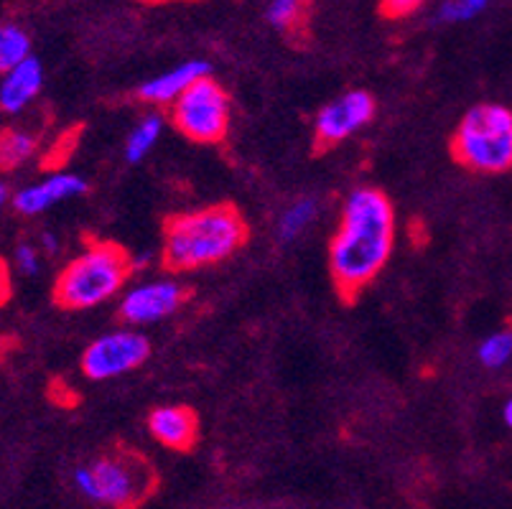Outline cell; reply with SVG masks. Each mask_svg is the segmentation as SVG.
Returning a JSON list of instances; mask_svg holds the SVG:
<instances>
[{
    "mask_svg": "<svg viewBox=\"0 0 512 509\" xmlns=\"http://www.w3.org/2000/svg\"><path fill=\"white\" fill-rule=\"evenodd\" d=\"M502 418H505V426L512 431V398L507 400L505 408H502Z\"/></svg>",
    "mask_w": 512,
    "mask_h": 509,
    "instance_id": "obj_26",
    "label": "cell"
},
{
    "mask_svg": "<svg viewBox=\"0 0 512 509\" xmlns=\"http://www.w3.org/2000/svg\"><path fill=\"white\" fill-rule=\"evenodd\" d=\"M74 143H77V133H72V130H69V133H64L62 143H57V146H54V148H51L49 153H46V158H44V168L49 166L51 161H54V156H59V158H57V168L62 166V163L67 161V153L72 151V148H74Z\"/></svg>",
    "mask_w": 512,
    "mask_h": 509,
    "instance_id": "obj_23",
    "label": "cell"
},
{
    "mask_svg": "<svg viewBox=\"0 0 512 509\" xmlns=\"http://www.w3.org/2000/svg\"><path fill=\"white\" fill-rule=\"evenodd\" d=\"M151 357V342L138 329H118L102 334L82 352L79 367L87 380L105 382L138 370Z\"/></svg>",
    "mask_w": 512,
    "mask_h": 509,
    "instance_id": "obj_7",
    "label": "cell"
},
{
    "mask_svg": "<svg viewBox=\"0 0 512 509\" xmlns=\"http://www.w3.org/2000/svg\"><path fill=\"white\" fill-rule=\"evenodd\" d=\"M451 156L472 174L497 176L512 168V110L495 102L472 107L451 135Z\"/></svg>",
    "mask_w": 512,
    "mask_h": 509,
    "instance_id": "obj_5",
    "label": "cell"
},
{
    "mask_svg": "<svg viewBox=\"0 0 512 509\" xmlns=\"http://www.w3.org/2000/svg\"><path fill=\"white\" fill-rule=\"evenodd\" d=\"M39 151V135L23 128L0 130V174L16 171Z\"/></svg>",
    "mask_w": 512,
    "mask_h": 509,
    "instance_id": "obj_14",
    "label": "cell"
},
{
    "mask_svg": "<svg viewBox=\"0 0 512 509\" xmlns=\"http://www.w3.org/2000/svg\"><path fill=\"white\" fill-rule=\"evenodd\" d=\"M306 16H309V3L306 0H273L268 6V21L278 31H286L288 36L304 34Z\"/></svg>",
    "mask_w": 512,
    "mask_h": 509,
    "instance_id": "obj_17",
    "label": "cell"
},
{
    "mask_svg": "<svg viewBox=\"0 0 512 509\" xmlns=\"http://www.w3.org/2000/svg\"><path fill=\"white\" fill-rule=\"evenodd\" d=\"M8 202H11V189L6 184H0V209L6 207Z\"/></svg>",
    "mask_w": 512,
    "mask_h": 509,
    "instance_id": "obj_27",
    "label": "cell"
},
{
    "mask_svg": "<svg viewBox=\"0 0 512 509\" xmlns=\"http://www.w3.org/2000/svg\"><path fill=\"white\" fill-rule=\"evenodd\" d=\"M248 237L250 227L235 204L171 214L164 222L161 265L174 275L212 268L240 252Z\"/></svg>",
    "mask_w": 512,
    "mask_h": 509,
    "instance_id": "obj_2",
    "label": "cell"
},
{
    "mask_svg": "<svg viewBox=\"0 0 512 509\" xmlns=\"http://www.w3.org/2000/svg\"><path fill=\"white\" fill-rule=\"evenodd\" d=\"M87 191H90V186H87V181L82 179V176L51 174L49 179L18 191V194L13 196V209H16L18 214H26V217H36V214L46 212V209H51L54 204L85 196Z\"/></svg>",
    "mask_w": 512,
    "mask_h": 509,
    "instance_id": "obj_11",
    "label": "cell"
},
{
    "mask_svg": "<svg viewBox=\"0 0 512 509\" xmlns=\"http://www.w3.org/2000/svg\"><path fill=\"white\" fill-rule=\"evenodd\" d=\"M41 87H44V67H41L39 59L29 56L16 69L3 74V82H0V110L8 112V115H18V112L26 110L39 97Z\"/></svg>",
    "mask_w": 512,
    "mask_h": 509,
    "instance_id": "obj_13",
    "label": "cell"
},
{
    "mask_svg": "<svg viewBox=\"0 0 512 509\" xmlns=\"http://www.w3.org/2000/svg\"><path fill=\"white\" fill-rule=\"evenodd\" d=\"M477 357L487 370H500L512 359V329H500L479 344Z\"/></svg>",
    "mask_w": 512,
    "mask_h": 509,
    "instance_id": "obj_19",
    "label": "cell"
},
{
    "mask_svg": "<svg viewBox=\"0 0 512 509\" xmlns=\"http://www.w3.org/2000/svg\"><path fill=\"white\" fill-rule=\"evenodd\" d=\"M41 245H44L46 252H59V240L54 235H49V232L41 237Z\"/></svg>",
    "mask_w": 512,
    "mask_h": 509,
    "instance_id": "obj_25",
    "label": "cell"
},
{
    "mask_svg": "<svg viewBox=\"0 0 512 509\" xmlns=\"http://www.w3.org/2000/svg\"><path fill=\"white\" fill-rule=\"evenodd\" d=\"M31 56V39L16 23H0V74H8Z\"/></svg>",
    "mask_w": 512,
    "mask_h": 509,
    "instance_id": "obj_15",
    "label": "cell"
},
{
    "mask_svg": "<svg viewBox=\"0 0 512 509\" xmlns=\"http://www.w3.org/2000/svg\"><path fill=\"white\" fill-rule=\"evenodd\" d=\"M74 484L90 502L105 509H133L158 489L151 461L125 446L107 448L74 471Z\"/></svg>",
    "mask_w": 512,
    "mask_h": 509,
    "instance_id": "obj_4",
    "label": "cell"
},
{
    "mask_svg": "<svg viewBox=\"0 0 512 509\" xmlns=\"http://www.w3.org/2000/svg\"><path fill=\"white\" fill-rule=\"evenodd\" d=\"M377 112V102L370 92L352 90L339 100L329 102L319 110L314 120V153H329L347 138L365 128Z\"/></svg>",
    "mask_w": 512,
    "mask_h": 509,
    "instance_id": "obj_8",
    "label": "cell"
},
{
    "mask_svg": "<svg viewBox=\"0 0 512 509\" xmlns=\"http://www.w3.org/2000/svg\"><path fill=\"white\" fill-rule=\"evenodd\" d=\"M395 247V209L388 194L360 186L347 196L329 242V273L337 296L352 303L385 270Z\"/></svg>",
    "mask_w": 512,
    "mask_h": 509,
    "instance_id": "obj_1",
    "label": "cell"
},
{
    "mask_svg": "<svg viewBox=\"0 0 512 509\" xmlns=\"http://www.w3.org/2000/svg\"><path fill=\"white\" fill-rule=\"evenodd\" d=\"M316 212H319V204H316L314 199H299V202H293L291 207L283 212L281 222H278V235H281V240L291 242L299 235H304L306 227L316 219Z\"/></svg>",
    "mask_w": 512,
    "mask_h": 509,
    "instance_id": "obj_18",
    "label": "cell"
},
{
    "mask_svg": "<svg viewBox=\"0 0 512 509\" xmlns=\"http://www.w3.org/2000/svg\"><path fill=\"white\" fill-rule=\"evenodd\" d=\"M232 102L217 79L202 77L171 105L169 120L186 140L217 146L230 133Z\"/></svg>",
    "mask_w": 512,
    "mask_h": 509,
    "instance_id": "obj_6",
    "label": "cell"
},
{
    "mask_svg": "<svg viewBox=\"0 0 512 509\" xmlns=\"http://www.w3.org/2000/svg\"><path fill=\"white\" fill-rule=\"evenodd\" d=\"M136 273V258L113 240H90L74 255L54 280V303L64 311H87L110 301L123 291Z\"/></svg>",
    "mask_w": 512,
    "mask_h": 509,
    "instance_id": "obj_3",
    "label": "cell"
},
{
    "mask_svg": "<svg viewBox=\"0 0 512 509\" xmlns=\"http://www.w3.org/2000/svg\"><path fill=\"white\" fill-rule=\"evenodd\" d=\"M202 77H209L207 62H184L179 67L169 69V72L158 74V77L148 79L138 87V100L148 102V105H174L181 95H184L194 82Z\"/></svg>",
    "mask_w": 512,
    "mask_h": 509,
    "instance_id": "obj_12",
    "label": "cell"
},
{
    "mask_svg": "<svg viewBox=\"0 0 512 509\" xmlns=\"http://www.w3.org/2000/svg\"><path fill=\"white\" fill-rule=\"evenodd\" d=\"M189 296H192V291L181 286L179 280L141 283L123 296L118 306V319L125 326L156 324V321H164L171 314H176L189 301Z\"/></svg>",
    "mask_w": 512,
    "mask_h": 509,
    "instance_id": "obj_9",
    "label": "cell"
},
{
    "mask_svg": "<svg viewBox=\"0 0 512 509\" xmlns=\"http://www.w3.org/2000/svg\"><path fill=\"white\" fill-rule=\"evenodd\" d=\"M161 130H164V118L161 115H146L136 128L130 130L128 140H125V158L130 163L143 161L161 138Z\"/></svg>",
    "mask_w": 512,
    "mask_h": 509,
    "instance_id": "obj_16",
    "label": "cell"
},
{
    "mask_svg": "<svg viewBox=\"0 0 512 509\" xmlns=\"http://www.w3.org/2000/svg\"><path fill=\"white\" fill-rule=\"evenodd\" d=\"M11 293H13V280H11V268L3 258H0V308L6 306L11 301Z\"/></svg>",
    "mask_w": 512,
    "mask_h": 509,
    "instance_id": "obj_24",
    "label": "cell"
},
{
    "mask_svg": "<svg viewBox=\"0 0 512 509\" xmlns=\"http://www.w3.org/2000/svg\"><path fill=\"white\" fill-rule=\"evenodd\" d=\"M423 0H383V13L388 18L411 16L416 8H421Z\"/></svg>",
    "mask_w": 512,
    "mask_h": 509,
    "instance_id": "obj_22",
    "label": "cell"
},
{
    "mask_svg": "<svg viewBox=\"0 0 512 509\" xmlns=\"http://www.w3.org/2000/svg\"><path fill=\"white\" fill-rule=\"evenodd\" d=\"M148 433L169 451L186 454L199 441V415L186 405H161L148 413Z\"/></svg>",
    "mask_w": 512,
    "mask_h": 509,
    "instance_id": "obj_10",
    "label": "cell"
},
{
    "mask_svg": "<svg viewBox=\"0 0 512 509\" xmlns=\"http://www.w3.org/2000/svg\"><path fill=\"white\" fill-rule=\"evenodd\" d=\"M487 6H490V0H446L444 6H441V18L449 23L469 21V18L482 13Z\"/></svg>",
    "mask_w": 512,
    "mask_h": 509,
    "instance_id": "obj_20",
    "label": "cell"
},
{
    "mask_svg": "<svg viewBox=\"0 0 512 509\" xmlns=\"http://www.w3.org/2000/svg\"><path fill=\"white\" fill-rule=\"evenodd\" d=\"M13 263H16V268L21 270L23 275H36L41 270L39 250H36L34 245H29V242H21V245L16 247V252H13Z\"/></svg>",
    "mask_w": 512,
    "mask_h": 509,
    "instance_id": "obj_21",
    "label": "cell"
},
{
    "mask_svg": "<svg viewBox=\"0 0 512 509\" xmlns=\"http://www.w3.org/2000/svg\"><path fill=\"white\" fill-rule=\"evenodd\" d=\"M146 3H166V0H146Z\"/></svg>",
    "mask_w": 512,
    "mask_h": 509,
    "instance_id": "obj_28",
    "label": "cell"
}]
</instances>
